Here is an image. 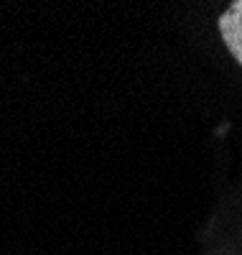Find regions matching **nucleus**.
I'll return each mask as SVG.
<instances>
[{
	"label": "nucleus",
	"instance_id": "obj_1",
	"mask_svg": "<svg viewBox=\"0 0 242 255\" xmlns=\"http://www.w3.org/2000/svg\"><path fill=\"white\" fill-rule=\"evenodd\" d=\"M219 31H222V38L227 49L232 51V56L242 64V0L232 3L222 18H219Z\"/></svg>",
	"mask_w": 242,
	"mask_h": 255
}]
</instances>
